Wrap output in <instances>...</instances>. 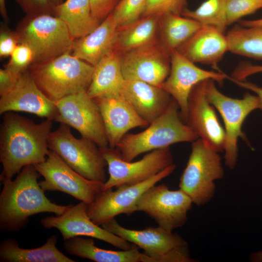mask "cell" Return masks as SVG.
Returning a JSON list of instances; mask_svg holds the SVG:
<instances>
[{
  "instance_id": "obj_1",
  "label": "cell",
  "mask_w": 262,
  "mask_h": 262,
  "mask_svg": "<svg viewBox=\"0 0 262 262\" xmlns=\"http://www.w3.org/2000/svg\"><path fill=\"white\" fill-rule=\"evenodd\" d=\"M52 121L46 119L36 123L13 112L3 114L0 128L1 182L12 180L27 165L46 160Z\"/></svg>"
},
{
  "instance_id": "obj_2",
  "label": "cell",
  "mask_w": 262,
  "mask_h": 262,
  "mask_svg": "<svg viewBox=\"0 0 262 262\" xmlns=\"http://www.w3.org/2000/svg\"><path fill=\"white\" fill-rule=\"evenodd\" d=\"M41 175L34 165L24 167L14 180L2 182L0 194V229L14 232L24 228L31 215L45 212L62 214L69 205L50 201L37 180Z\"/></svg>"
},
{
  "instance_id": "obj_3",
  "label": "cell",
  "mask_w": 262,
  "mask_h": 262,
  "mask_svg": "<svg viewBox=\"0 0 262 262\" xmlns=\"http://www.w3.org/2000/svg\"><path fill=\"white\" fill-rule=\"evenodd\" d=\"M28 71L35 83L51 100L87 91L94 66L67 52L57 57L33 63Z\"/></svg>"
},
{
  "instance_id": "obj_4",
  "label": "cell",
  "mask_w": 262,
  "mask_h": 262,
  "mask_svg": "<svg viewBox=\"0 0 262 262\" xmlns=\"http://www.w3.org/2000/svg\"><path fill=\"white\" fill-rule=\"evenodd\" d=\"M198 138L196 133L181 120L179 105L172 98L169 106L159 117L145 130L124 135L115 148L123 160L131 162L142 153L178 143H192Z\"/></svg>"
},
{
  "instance_id": "obj_5",
  "label": "cell",
  "mask_w": 262,
  "mask_h": 262,
  "mask_svg": "<svg viewBox=\"0 0 262 262\" xmlns=\"http://www.w3.org/2000/svg\"><path fill=\"white\" fill-rule=\"evenodd\" d=\"M16 32L19 43L27 45L33 50V63L71 52L75 40L66 24L50 14L26 15Z\"/></svg>"
},
{
  "instance_id": "obj_6",
  "label": "cell",
  "mask_w": 262,
  "mask_h": 262,
  "mask_svg": "<svg viewBox=\"0 0 262 262\" xmlns=\"http://www.w3.org/2000/svg\"><path fill=\"white\" fill-rule=\"evenodd\" d=\"M68 125L60 123L51 131L48 147L60 156L74 170L90 180L104 183L107 165L100 149L93 141L75 137Z\"/></svg>"
},
{
  "instance_id": "obj_7",
  "label": "cell",
  "mask_w": 262,
  "mask_h": 262,
  "mask_svg": "<svg viewBox=\"0 0 262 262\" xmlns=\"http://www.w3.org/2000/svg\"><path fill=\"white\" fill-rule=\"evenodd\" d=\"M224 175L218 152L198 138L192 142L191 151L180 178L179 188L197 206H202L214 196V181Z\"/></svg>"
},
{
  "instance_id": "obj_8",
  "label": "cell",
  "mask_w": 262,
  "mask_h": 262,
  "mask_svg": "<svg viewBox=\"0 0 262 262\" xmlns=\"http://www.w3.org/2000/svg\"><path fill=\"white\" fill-rule=\"evenodd\" d=\"M101 227L144 250L149 262H193L187 242L178 234L163 228L149 227L142 230L125 228L113 218Z\"/></svg>"
},
{
  "instance_id": "obj_9",
  "label": "cell",
  "mask_w": 262,
  "mask_h": 262,
  "mask_svg": "<svg viewBox=\"0 0 262 262\" xmlns=\"http://www.w3.org/2000/svg\"><path fill=\"white\" fill-rule=\"evenodd\" d=\"M206 95L223 119L226 134L225 162L227 167L232 169L238 160V139H246L242 130L243 124L252 112L259 108V98L248 92L240 99L228 97L219 91L212 79L207 81Z\"/></svg>"
},
{
  "instance_id": "obj_10",
  "label": "cell",
  "mask_w": 262,
  "mask_h": 262,
  "mask_svg": "<svg viewBox=\"0 0 262 262\" xmlns=\"http://www.w3.org/2000/svg\"><path fill=\"white\" fill-rule=\"evenodd\" d=\"M100 149L107 162L109 174L103 190L142 182L174 164L170 147L150 151L134 162L123 160L115 148Z\"/></svg>"
},
{
  "instance_id": "obj_11",
  "label": "cell",
  "mask_w": 262,
  "mask_h": 262,
  "mask_svg": "<svg viewBox=\"0 0 262 262\" xmlns=\"http://www.w3.org/2000/svg\"><path fill=\"white\" fill-rule=\"evenodd\" d=\"M55 103L58 112L54 121L74 128L82 137L93 141L101 149L109 147L99 109L86 91L67 96Z\"/></svg>"
},
{
  "instance_id": "obj_12",
  "label": "cell",
  "mask_w": 262,
  "mask_h": 262,
  "mask_svg": "<svg viewBox=\"0 0 262 262\" xmlns=\"http://www.w3.org/2000/svg\"><path fill=\"white\" fill-rule=\"evenodd\" d=\"M175 168L174 164L144 181L131 185H121L115 191L112 188L102 189L93 202L87 204L89 217L95 224L101 226L118 215L131 214L137 211V203L143 193L170 175Z\"/></svg>"
},
{
  "instance_id": "obj_13",
  "label": "cell",
  "mask_w": 262,
  "mask_h": 262,
  "mask_svg": "<svg viewBox=\"0 0 262 262\" xmlns=\"http://www.w3.org/2000/svg\"><path fill=\"white\" fill-rule=\"evenodd\" d=\"M155 185L141 196L136 204L137 211L147 214L159 227L173 231L186 222L193 201L180 189L171 190L164 183Z\"/></svg>"
},
{
  "instance_id": "obj_14",
  "label": "cell",
  "mask_w": 262,
  "mask_h": 262,
  "mask_svg": "<svg viewBox=\"0 0 262 262\" xmlns=\"http://www.w3.org/2000/svg\"><path fill=\"white\" fill-rule=\"evenodd\" d=\"M34 165L44 178L39 183L45 191L64 192L87 204L93 202L104 184L81 176L50 150L44 162Z\"/></svg>"
},
{
  "instance_id": "obj_15",
  "label": "cell",
  "mask_w": 262,
  "mask_h": 262,
  "mask_svg": "<svg viewBox=\"0 0 262 262\" xmlns=\"http://www.w3.org/2000/svg\"><path fill=\"white\" fill-rule=\"evenodd\" d=\"M120 58L124 80L162 87L170 73V55L159 41L120 53Z\"/></svg>"
},
{
  "instance_id": "obj_16",
  "label": "cell",
  "mask_w": 262,
  "mask_h": 262,
  "mask_svg": "<svg viewBox=\"0 0 262 262\" xmlns=\"http://www.w3.org/2000/svg\"><path fill=\"white\" fill-rule=\"evenodd\" d=\"M169 74L162 87L176 100L180 107L181 120L186 123L188 99L193 87L198 82L209 79L222 84L228 75L222 71L204 70L196 66L177 50L170 55Z\"/></svg>"
},
{
  "instance_id": "obj_17",
  "label": "cell",
  "mask_w": 262,
  "mask_h": 262,
  "mask_svg": "<svg viewBox=\"0 0 262 262\" xmlns=\"http://www.w3.org/2000/svg\"><path fill=\"white\" fill-rule=\"evenodd\" d=\"M87 204L81 201L69 205L62 214L47 216L41 220L46 229H57L64 241L76 236H87L104 241L122 250L130 249L134 244L95 224L87 214Z\"/></svg>"
},
{
  "instance_id": "obj_18",
  "label": "cell",
  "mask_w": 262,
  "mask_h": 262,
  "mask_svg": "<svg viewBox=\"0 0 262 262\" xmlns=\"http://www.w3.org/2000/svg\"><path fill=\"white\" fill-rule=\"evenodd\" d=\"M208 80L198 82L192 89L188 99L186 123L209 147L219 153L224 151L226 134L214 107L207 98Z\"/></svg>"
},
{
  "instance_id": "obj_19",
  "label": "cell",
  "mask_w": 262,
  "mask_h": 262,
  "mask_svg": "<svg viewBox=\"0 0 262 262\" xmlns=\"http://www.w3.org/2000/svg\"><path fill=\"white\" fill-rule=\"evenodd\" d=\"M9 112L32 113L52 121L58 112L55 102L39 88L28 69L19 75L10 90L0 95V115Z\"/></svg>"
},
{
  "instance_id": "obj_20",
  "label": "cell",
  "mask_w": 262,
  "mask_h": 262,
  "mask_svg": "<svg viewBox=\"0 0 262 262\" xmlns=\"http://www.w3.org/2000/svg\"><path fill=\"white\" fill-rule=\"evenodd\" d=\"M93 99L101 113L110 148H115L130 130L149 125L120 93Z\"/></svg>"
},
{
  "instance_id": "obj_21",
  "label": "cell",
  "mask_w": 262,
  "mask_h": 262,
  "mask_svg": "<svg viewBox=\"0 0 262 262\" xmlns=\"http://www.w3.org/2000/svg\"><path fill=\"white\" fill-rule=\"evenodd\" d=\"M177 50L194 63L211 65L221 71L217 64L229 51V48L224 33L214 27L202 25Z\"/></svg>"
},
{
  "instance_id": "obj_22",
  "label": "cell",
  "mask_w": 262,
  "mask_h": 262,
  "mask_svg": "<svg viewBox=\"0 0 262 262\" xmlns=\"http://www.w3.org/2000/svg\"><path fill=\"white\" fill-rule=\"evenodd\" d=\"M120 94L149 124L165 111L172 98L161 87L135 80H124Z\"/></svg>"
},
{
  "instance_id": "obj_23",
  "label": "cell",
  "mask_w": 262,
  "mask_h": 262,
  "mask_svg": "<svg viewBox=\"0 0 262 262\" xmlns=\"http://www.w3.org/2000/svg\"><path fill=\"white\" fill-rule=\"evenodd\" d=\"M117 28L111 13L91 33L74 40L72 54L95 66L103 57L115 49Z\"/></svg>"
},
{
  "instance_id": "obj_24",
  "label": "cell",
  "mask_w": 262,
  "mask_h": 262,
  "mask_svg": "<svg viewBox=\"0 0 262 262\" xmlns=\"http://www.w3.org/2000/svg\"><path fill=\"white\" fill-rule=\"evenodd\" d=\"M63 246L72 255L96 262H148V257L135 245L126 250H108L97 247L92 239L76 236L65 240Z\"/></svg>"
},
{
  "instance_id": "obj_25",
  "label": "cell",
  "mask_w": 262,
  "mask_h": 262,
  "mask_svg": "<svg viewBox=\"0 0 262 262\" xmlns=\"http://www.w3.org/2000/svg\"><path fill=\"white\" fill-rule=\"evenodd\" d=\"M124 80L120 53L114 49L94 66L92 81L86 92L92 99L120 94Z\"/></svg>"
},
{
  "instance_id": "obj_26",
  "label": "cell",
  "mask_w": 262,
  "mask_h": 262,
  "mask_svg": "<svg viewBox=\"0 0 262 262\" xmlns=\"http://www.w3.org/2000/svg\"><path fill=\"white\" fill-rule=\"evenodd\" d=\"M57 237L50 236L45 244L35 248H23L17 241L7 238L0 244V261L2 262H74L56 247Z\"/></svg>"
},
{
  "instance_id": "obj_27",
  "label": "cell",
  "mask_w": 262,
  "mask_h": 262,
  "mask_svg": "<svg viewBox=\"0 0 262 262\" xmlns=\"http://www.w3.org/2000/svg\"><path fill=\"white\" fill-rule=\"evenodd\" d=\"M52 14L66 24L75 40L89 34L101 23L92 15L89 0H66L53 7Z\"/></svg>"
},
{
  "instance_id": "obj_28",
  "label": "cell",
  "mask_w": 262,
  "mask_h": 262,
  "mask_svg": "<svg viewBox=\"0 0 262 262\" xmlns=\"http://www.w3.org/2000/svg\"><path fill=\"white\" fill-rule=\"evenodd\" d=\"M159 18L157 16H142L118 27L115 49L122 53L159 41Z\"/></svg>"
},
{
  "instance_id": "obj_29",
  "label": "cell",
  "mask_w": 262,
  "mask_h": 262,
  "mask_svg": "<svg viewBox=\"0 0 262 262\" xmlns=\"http://www.w3.org/2000/svg\"><path fill=\"white\" fill-rule=\"evenodd\" d=\"M202 25L195 19L174 14L159 18V41L170 55L187 41Z\"/></svg>"
},
{
  "instance_id": "obj_30",
  "label": "cell",
  "mask_w": 262,
  "mask_h": 262,
  "mask_svg": "<svg viewBox=\"0 0 262 262\" xmlns=\"http://www.w3.org/2000/svg\"><path fill=\"white\" fill-rule=\"evenodd\" d=\"M229 51L243 56L262 60V26L235 25L226 34Z\"/></svg>"
},
{
  "instance_id": "obj_31",
  "label": "cell",
  "mask_w": 262,
  "mask_h": 262,
  "mask_svg": "<svg viewBox=\"0 0 262 262\" xmlns=\"http://www.w3.org/2000/svg\"><path fill=\"white\" fill-rule=\"evenodd\" d=\"M226 0H206L194 10L185 9L181 16L196 20L201 25L214 27L225 33L227 25Z\"/></svg>"
},
{
  "instance_id": "obj_32",
  "label": "cell",
  "mask_w": 262,
  "mask_h": 262,
  "mask_svg": "<svg viewBox=\"0 0 262 262\" xmlns=\"http://www.w3.org/2000/svg\"><path fill=\"white\" fill-rule=\"evenodd\" d=\"M147 0H120L112 13L118 27L127 25L141 18Z\"/></svg>"
},
{
  "instance_id": "obj_33",
  "label": "cell",
  "mask_w": 262,
  "mask_h": 262,
  "mask_svg": "<svg viewBox=\"0 0 262 262\" xmlns=\"http://www.w3.org/2000/svg\"><path fill=\"white\" fill-rule=\"evenodd\" d=\"M262 8V0H226L227 25L239 21L244 16Z\"/></svg>"
},
{
  "instance_id": "obj_34",
  "label": "cell",
  "mask_w": 262,
  "mask_h": 262,
  "mask_svg": "<svg viewBox=\"0 0 262 262\" xmlns=\"http://www.w3.org/2000/svg\"><path fill=\"white\" fill-rule=\"evenodd\" d=\"M187 5V0H147L142 16H161L167 14L181 15Z\"/></svg>"
},
{
  "instance_id": "obj_35",
  "label": "cell",
  "mask_w": 262,
  "mask_h": 262,
  "mask_svg": "<svg viewBox=\"0 0 262 262\" xmlns=\"http://www.w3.org/2000/svg\"><path fill=\"white\" fill-rule=\"evenodd\" d=\"M34 53L32 49L24 43H19L10 55L5 68L12 73L19 75L28 69L33 63Z\"/></svg>"
},
{
  "instance_id": "obj_36",
  "label": "cell",
  "mask_w": 262,
  "mask_h": 262,
  "mask_svg": "<svg viewBox=\"0 0 262 262\" xmlns=\"http://www.w3.org/2000/svg\"><path fill=\"white\" fill-rule=\"evenodd\" d=\"M6 25H1L0 30V57L10 56L19 43L18 36Z\"/></svg>"
},
{
  "instance_id": "obj_37",
  "label": "cell",
  "mask_w": 262,
  "mask_h": 262,
  "mask_svg": "<svg viewBox=\"0 0 262 262\" xmlns=\"http://www.w3.org/2000/svg\"><path fill=\"white\" fill-rule=\"evenodd\" d=\"M26 15L53 14L50 0H15Z\"/></svg>"
},
{
  "instance_id": "obj_38",
  "label": "cell",
  "mask_w": 262,
  "mask_h": 262,
  "mask_svg": "<svg viewBox=\"0 0 262 262\" xmlns=\"http://www.w3.org/2000/svg\"><path fill=\"white\" fill-rule=\"evenodd\" d=\"M120 0H89L93 16L101 22L114 10Z\"/></svg>"
},
{
  "instance_id": "obj_39",
  "label": "cell",
  "mask_w": 262,
  "mask_h": 262,
  "mask_svg": "<svg viewBox=\"0 0 262 262\" xmlns=\"http://www.w3.org/2000/svg\"><path fill=\"white\" fill-rule=\"evenodd\" d=\"M262 72V65H254L249 62H242L233 70L230 77L238 81L245 80L254 74Z\"/></svg>"
},
{
  "instance_id": "obj_40",
  "label": "cell",
  "mask_w": 262,
  "mask_h": 262,
  "mask_svg": "<svg viewBox=\"0 0 262 262\" xmlns=\"http://www.w3.org/2000/svg\"><path fill=\"white\" fill-rule=\"evenodd\" d=\"M19 76L5 68L0 69V95L6 93L14 86Z\"/></svg>"
},
{
  "instance_id": "obj_41",
  "label": "cell",
  "mask_w": 262,
  "mask_h": 262,
  "mask_svg": "<svg viewBox=\"0 0 262 262\" xmlns=\"http://www.w3.org/2000/svg\"><path fill=\"white\" fill-rule=\"evenodd\" d=\"M228 79L233 82L239 86L254 92L259 99V109L262 111V87L245 80L238 81L231 78L230 76L228 77Z\"/></svg>"
},
{
  "instance_id": "obj_42",
  "label": "cell",
  "mask_w": 262,
  "mask_h": 262,
  "mask_svg": "<svg viewBox=\"0 0 262 262\" xmlns=\"http://www.w3.org/2000/svg\"><path fill=\"white\" fill-rule=\"evenodd\" d=\"M238 24L246 27L262 26V18L255 20H240Z\"/></svg>"
},
{
  "instance_id": "obj_43",
  "label": "cell",
  "mask_w": 262,
  "mask_h": 262,
  "mask_svg": "<svg viewBox=\"0 0 262 262\" xmlns=\"http://www.w3.org/2000/svg\"><path fill=\"white\" fill-rule=\"evenodd\" d=\"M0 12L2 17L4 19L5 22H8V17L7 13L5 0H0Z\"/></svg>"
},
{
  "instance_id": "obj_44",
  "label": "cell",
  "mask_w": 262,
  "mask_h": 262,
  "mask_svg": "<svg viewBox=\"0 0 262 262\" xmlns=\"http://www.w3.org/2000/svg\"><path fill=\"white\" fill-rule=\"evenodd\" d=\"M250 260L253 262H262V251L252 253Z\"/></svg>"
},
{
  "instance_id": "obj_45",
  "label": "cell",
  "mask_w": 262,
  "mask_h": 262,
  "mask_svg": "<svg viewBox=\"0 0 262 262\" xmlns=\"http://www.w3.org/2000/svg\"><path fill=\"white\" fill-rule=\"evenodd\" d=\"M50 1L53 8L54 7L62 3L63 0H50Z\"/></svg>"
}]
</instances>
